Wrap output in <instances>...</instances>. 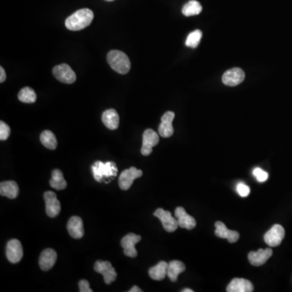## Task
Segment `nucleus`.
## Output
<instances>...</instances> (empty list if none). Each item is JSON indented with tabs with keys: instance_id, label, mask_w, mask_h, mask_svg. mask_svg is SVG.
Returning <instances> with one entry per match:
<instances>
[{
	"instance_id": "10",
	"label": "nucleus",
	"mask_w": 292,
	"mask_h": 292,
	"mask_svg": "<svg viewBox=\"0 0 292 292\" xmlns=\"http://www.w3.org/2000/svg\"><path fill=\"white\" fill-rule=\"evenodd\" d=\"M44 200L45 203V212L50 217H55L59 215L61 211V205L59 200L57 199V195L47 191L44 193Z\"/></svg>"
},
{
	"instance_id": "23",
	"label": "nucleus",
	"mask_w": 292,
	"mask_h": 292,
	"mask_svg": "<svg viewBox=\"0 0 292 292\" xmlns=\"http://www.w3.org/2000/svg\"><path fill=\"white\" fill-rule=\"evenodd\" d=\"M186 266L180 260H172L168 263L167 277L173 283L177 281L179 274L185 271Z\"/></svg>"
},
{
	"instance_id": "15",
	"label": "nucleus",
	"mask_w": 292,
	"mask_h": 292,
	"mask_svg": "<svg viewBox=\"0 0 292 292\" xmlns=\"http://www.w3.org/2000/svg\"><path fill=\"white\" fill-rule=\"evenodd\" d=\"M179 227L187 230H193L197 226V222L194 217L189 215L183 207H177L174 211Z\"/></svg>"
},
{
	"instance_id": "13",
	"label": "nucleus",
	"mask_w": 292,
	"mask_h": 292,
	"mask_svg": "<svg viewBox=\"0 0 292 292\" xmlns=\"http://www.w3.org/2000/svg\"><path fill=\"white\" fill-rule=\"evenodd\" d=\"M245 73L240 68H234L225 72L222 76V82L227 86H236L245 81Z\"/></svg>"
},
{
	"instance_id": "37",
	"label": "nucleus",
	"mask_w": 292,
	"mask_h": 292,
	"mask_svg": "<svg viewBox=\"0 0 292 292\" xmlns=\"http://www.w3.org/2000/svg\"><path fill=\"white\" fill-rule=\"evenodd\" d=\"M106 1H109V2H111V1H114V0H106Z\"/></svg>"
},
{
	"instance_id": "21",
	"label": "nucleus",
	"mask_w": 292,
	"mask_h": 292,
	"mask_svg": "<svg viewBox=\"0 0 292 292\" xmlns=\"http://www.w3.org/2000/svg\"><path fill=\"white\" fill-rule=\"evenodd\" d=\"M102 123L110 130H116L120 125V116L115 109H109L102 114Z\"/></svg>"
},
{
	"instance_id": "3",
	"label": "nucleus",
	"mask_w": 292,
	"mask_h": 292,
	"mask_svg": "<svg viewBox=\"0 0 292 292\" xmlns=\"http://www.w3.org/2000/svg\"><path fill=\"white\" fill-rule=\"evenodd\" d=\"M117 167L115 163L108 162L103 163L102 162H96L93 166V173L94 179L97 181H102L103 178H112L117 174Z\"/></svg>"
},
{
	"instance_id": "22",
	"label": "nucleus",
	"mask_w": 292,
	"mask_h": 292,
	"mask_svg": "<svg viewBox=\"0 0 292 292\" xmlns=\"http://www.w3.org/2000/svg\"><path fill=\"white\" fill-rule=\"evenodd\" d=\"M19 192L20 189L16 182L10 180L1 182L0 184V195L2 197H7L9 199H15L18 197Z\"/></svg>"
},
{
	"instance_id": "19",
	"label": "nucleus",
	"mask_w": 292,
	"mask_h": 292,
	"mask_svg": "<svg viewBox=\"0 0 292 292\" xmlns=\"http://www.w3.org/2000/svg\"><path fill=\"white\" fill-rule=\"evenodd\" d=\"M215 236L222 239H227L229 243L233 244L238 241L240 239V234L236 231L229 230L226 225L222 222H215Z\"/></svg>"
},
{
	"instance_id": "6",
	"label": "nucleus",
	"mask_w": 292,
	"mask_h": 292,
	"mask_svg": "<svg viewBox=\"0 0 292 292\" xmlns=\"http://www.w3.org/2000/svg\"><path fill=\"white\" fill-rule=\"evenodd\" d=\"M143 172L141 170H137L136 167H131L127 170H125L120 174L119 179V186L120 189L127 191L131 188L134 180L142 176Z\"/></svg>"
},
{
	"instance_id": "20",
	"label": "nucleus",
	"mask_w": 292,
	"mask_h": 292,
	"mask_svg": "<svg viewBox=\"0 0 292 292\" xmlns=\"http://www.w3.org/2000/svg\"><path fill=\"white\" fill-rule=\"evenodd\" d=\"M228 292H253V285L251 282L245 279H234L227 286Z\"/></svg>"
},
{
	"instance_id": "18",
	"label": "nucleus",
	"mask_w": 292,
	"mask_h": 292,
	"mask_svg": "<svg viewBox=\"0 0 292 292\" xmlns=\"http://www.w3.org/2000/svg\"><path fill=\"white\" fill-rule=\"evenodd\" d=\"M68 233L73 238L81 239L84 236V230L83 220L82 217L78 216H73L68 220Z\"/></svg>"
},
{
	"instance_id": "36",
	"label": "nucleus",
	"mask_w": 292,
	"mask_h": 292,
	"mask_svg": "<svg viewBox=\"0 0 292 292\" xmlns=\"http://www.w3.org/2000/svg\"><path fill=\"white\" fill-rule=\"evenodd\" d=\"M182 292H193V291L192 290V289H188V288H187V289H184V290L182 291Z\"/></svg>"
},
{
	"instance_id": "16",
	"label": "nucleus",
	"mask_w": 292,
	"mask_h": 292,
	"mask_svg": "<svg viewBox=\"0 0 292 292\" xmlns=\"http://www.w3.org/2000/svg\"><path fill=\"white\" fill-rule=\"evenodd\" d=\"M273 255L271 249H260L257 251H250L249 253V262L254 266H260L264 265Z\"/></svg>"
},
{
	"instance_id": "26",
	"label": "nucleus",
	"mask_w": 292,
	"mask_h": 292,
	"mask_svg": "<svg viewBox=\"0 0 292 292\" xmlns=\"http://www.w3.org/2000/svg\"><path fill=\"white\" fill-rule=\"evenodd\" d=\"M40 141L45 148H47L50 150H55L57 145H58L56 137L52 131L50 130H45L42 132L41 136H40Z\"/></svg>"
},
{
	"instance_id": "25",
	"label": "nucleus",
	"mask_w": 292,
	"mask_h": 292,
	"mask_svg": "<svg viewBox=\"0 0 292 292\" xmlns=\"http://www.w3.org/2000/svg\"><path fill=\"white\" fill-rule=\"evenodd\" d=\"M50 185L51 188L56 190H64L67 188L68 184L64 179V174L59 169L53 170L51 174V179L50 180Z\"/></svg>"
},
{
	"instance_id": "9",
	"label": "nucleus",
	"mask_w": 292,
	"mask_h": 292,
	"mask_svg": "<svg viewBox=\"0 0 292 292\" xmlns=\"http://www.w3.org/2000/svg\"><path fill=\"white\" fill-rule=\"evenodd\" d=\"M285 237V230L281 225L275 224L264 236L265 242L270 247H277L281 245Z\"/></svg>"
},
{
	"instance_id": "35",
	"label": "nucleus",
	"mask_w": 292,
	"mask_h": 292,
	"mask_svg": "<svg viewBox=\"0 0 292 292\" xmlns=\"http://www.w3.org/2000/svg\"><path fill=\"white\" fill-rule=\"evenodd\" d=\"M128 292H142V290L137 286H133V288H131V290L128 291Z\"/></svg>"
},
{
	"instance_id": "30",
	"label": "nucleus",
	"mask_w": 292,
	"mask_h": 292,
	"mask_svg": "<svg viewBox=\"0 0 292 292\" xmlns=\"http://www.w3.org/2000/svg\"><path fill=\"white\" fill-rule=\"evenodd\" d=\"M11 129L8 125L3 121H0V140L6 141L9 137Z\"/></svg>"
},
{
	"instance_id": "7",
	"label": "nucleus",
	"mask_w": 292,
	"mask_h": 292,
	"mask_svg": "<svg viewBox=\"0 0 292 292\" xmlns=\"http://www.w3.org/2000/svg\"><path fill=\"white\" fill-rule=\"evenodd\" d=\"M141 240V236H137L136 234L129 233L127 234V236H125L120 242V245L124 249V253L125 256H129L131 258L136 257L137 251L135 246Z\"/></svg>"
},
{
	"instance_id": "2",
	"label": "nucleus",
	"mask_w": 292,
	"mask_h": 292,
	"mask_svg": "<svg viewBox=\"0 0 292 292\" xmlns=\"http://www.w3.org/2000/svg\"><path fill=\"white\" fill-rule=\"evenodd\" d=\"M107 63L116 73L125 75L131 68V62L127 54L120 50H111L107 54Z\"/></svg>"
},
{
	"instance_id": "4",
	"label": "nucleus",
	"mask_w": 292,
	"mask_h": 292,
	"mask_svg": "<svg viewBox=\"0 0 292 292\" xmlns=\"http://www.w3.org/2000/svg\"><path fill=\"white\" fill-rule=\"evenodd\" d=\"M53 75L58 81L64 84H73L77 80L75 72L70 66L66 64L55 66L53 68Z\"/></svg>"
},
{
	"instance_id": "5",
	"label": "nucleus",
	"mask_w": 292,
	"mask_h": 292,
	"mask_svg": "<svg viewBox=\"0 0 292 292\" xmlns=\"http://www.w3.org/2000/svg\"><path fill=\"white\" fill-rule=\"evenodd\" d=\"M94 270L97 273L102 274L104 278V282L107 285H110L111 283L116 281L117 279V273L115 268L111 265L110 261L98 260L94 263Z\"/></svg>"
},
{
	"instance_id": "8",
	"label": "nucleus",
	"mask_w": 292,
	"mask_h": 292,
	"mask_svg": "<svg viewBox=\"0 0 292 292\" xmlns=\"http://www.w3.org/2000/svg\"><path fill=\"white\" fill-rule=\"evenodd\" d=\"M154 215L161 221L163 228L167 232H174L179 227L176 217H173L170 211L164 210L163 209L159 208L154 212Z\"/></svg>"
},
{
	"instance_id": "27",
	"label": "nucleus",
	"mask_w": 292,
	"mask_h": 292,
	"mask_svg": "<svg viewBox=\"0 0 292 292\" xmlns=\"http://www.w3.org/2000/svg\"><path fill=\"white\" fill-rule=\"evenodd\" d=\"M202 11V5L196 0H191L187 2L182 9V12L185 16H196L201 13Z\"/></svg>"
},
{
	"instance_id": "31",
	"label": "nucleus",
	"mask_w": 292,
	"mask_h": 292,
	"mask_svg": "<svg viewBox=\"0 0 292 292\" xmlns=\"http://www.w3.org/2000/svg\"><path fill=\"white\" fill-rule=\"evenodd\" d=\"M254 176L256 177V179H257V181L265 182L267 180L269 174L267 172H265V170H263L260 168L256 167L253 170Z\"/></svg>"
},
{
	"instance_id": "1",
	"label": "nucleus",
	"mask_w": 292,
	"mask_h": 292,
	"mask_svg": "<svg viewBox=\"0 0 292 292\" xmlns=\"http://www.w3.org/2000/svg\"><path fill=\"white\" fill-rule=\"evenodd\" d=\"M93 11L88 8L78 10L73 15L66 19L65 26L68 30L72 31H79L84 30V28L88 27L93 21Z\"/></svg>"
},
{
	"instance_id": "11",
	"label": "nucleus",
	"mask_w": 292,
	"mask_h": 292,
	"mask_svg": "<svg viewBox=\"0 0 292 292\" xmlns=\"http://www.w3.org/2000/svg\"><path fill=\"white\" fill-rule=\"evenodd\" d=\"M23 255L24 251L20 240L16 239L9 240L6 247V256L7 260L12 264H16L21 261L23 258Z\"/></svg>"
},
{
	"instance_id": "14",
	"label": "nucleus",
	"mask_w": 292,
	"mask_h": 292,
	"mask_svg": "<svg viewBox=\"0 0 292 292\" xmlns=\"http://www.w3.org/2000/svg\"><path fill=\"white\" fill-rule=\"evenodd\" d=\"M174 119V113L172 111H167L163 115L161 119V124L159 125V135L164 138H168L174 133L172 122Z\"/></svg>"
},
{
	"instance_id": "12",
	"label": "nucleus",
	"mask_w": 292,
	"mask_h": 292,
	"mask_svg": "<svg viewBox=\"0 0 292 292\" xmlns=\"http://www.w3.org/2000/svg\"><path fill=\"white\" fill-rule=\"evenodd\" d=\"M159 142V134L153 129H146L143 133L142 147H141V154L144 156H149L152 152L153 148L156 146Z\"/></svg>"
},
{
	"instance_id": "24",
	"label": "nucleus",
	"mask_w": 292,
	"mask_h": 292,
	"mask_svg": "<svg viewBox=\"0 0 292 292\" xmlns=\"http://www.w3.org/2000/svg\"><path fill=\"white\" fill-rule=\"evenodd\" d=\"M168 264L166 261H160L158 265L149 270L150 278L156 281H162L167 276Z\"/></svg>"
},
{
	"instance_id": "33",
	"label": "nucleus",
	"mask_w": 292,
	"mask_h": 292,
	"mask_svg": "<svg viewBox=\"0 0 292 292\" xmlns=\"http://www.w3.org/2000/svg\"><path fill=\"white\" fill-rule=\"evenodd\" d=\"M80 292H93V290L89 288V283L85 279L79 282Z\"/></svg>"
},
{
	"instance_id": "17",
	"label": "nucleus",
	"mask_w": 292,
	"mask_h": 292,
	"mask_svg": "<svg viewBox=\"0 0 292 292\" xmlns=\"http://www.w3.org/2000/svg\"><path fill=\"white\" fill-rule=\"evenodd\" d=\"M57 260L56 251L52 249H46L42 251L39 257V266L43 271H48L54 266Z\"/></svg>"
},
{
	"instance_id": "34",
	"label": "nucleus",
	"mask_w": 292,
	"mask_h": 292,
	"mask_svg": "<svg viewBox=\"0 0 292 292\" xmlns=\"http://www.w3.org/2000/svg\"><path fill=\"white\" fill-rule=\"evenodd\" d=\"M0 76H1V77H0V82H1V83H2V82H5V80H6V78H7V76H6V73H5V70L4 69H3V68H2V67H1V68H0Z\"/></svg>"
},
{
	"instance_id": "29",
	"label": "nucleus",
	"mask_w": 292,
	"mask_h": 292,
	"mask_svg": "<svg viewBox=\"0 0 292 292\" xmlns=\"http://www.w3.org/2000/svg\"><path fill=\"white\" fill-rule=\"evenodd\" d=\"M202 38V32L201 30H197L190 33L186 40V45L188 47L196 48L199 45L201 39Z\"/></svg>"
},
{
	"instance_id": "32",
	"label": "nucleus",
	"mask_w": 292,
	"mask_h": 292,
	"mask_svg": "<svg viewBox=\"0 0 292 292\" xmlns=\"http://www.w3.org/2000/svg\"><path fill=\"white\" fill-rule=\"evenodd\" d=\"M237 192L240 197H246L250 194V188L244 183H240L237 185Z\"/></svg>"
},
{
	"instance_id": "28",
	"label": "nucleus",
	"mask_w": 292,
	"mask_h": 292,
	"mask_svg": "<svg viewBox=\"0 0 292 292\" xmlns=\"http://www.w3.org/2000/svg\"><path fill=\"white\" fill-rule=\"evenodd\" d=\"M18 99L24 103H34L36 102L37 94L32 88L25 87L19 92Z\"/></svg>"
}]
</instances>
